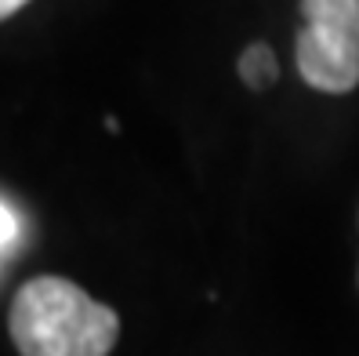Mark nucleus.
Listing matches in <instances>:
<instances>
[{
	"label": "nucleus",
	"instance_id": "f257e3e1",
	"mask_svg": "<svg viewBox=\"0 0 359 356\" xmlns=\"http://www.w3.org/2000/svg\"><path fill=\"white\" fill-rule=\"evenodd\" d=\"M8 327L22 356H109L120 317L69 280L36 277L15 295Z\"/></svg>",
	"mask_w": 359,
	"mask_h": 356
},
{
	"label": "nucleus",
	"instance_id": "f03ea898",
	"mask_svg": "<svg viewBox=\"0 0 359 356\" xmlns=\"http://www.w3.org/2000/svg\"><path fill=\"white\" fill-rule=\"evenodd\" d=\"M298 70L309 88L345 95L359 84V0H302Z\"/></svg>",
	"mask_w": 359,
	"mask_h": 356
},
{
	"label": "nucleus",
	"instance_id": "7ed1b4c3",
	"mask_svg": "<svg viewBox=\"0 0 359 356\" xmlns=\"http://www.w3.org/2000/svg\"><path fill=\"white\" fill-rule=\"evenodd\" d=\"M240 77H243L247 88H255V91L272 88V80L280 77V62L272 55V48L269 44H250L240 55Z\"/></svg>",
	"mask_w": 359,
	"mask_h": 356
},
{
	"label": "nucleus",
	"instance_id": "20e7f679",
	"mask_svg": "<svg viewBox=\"0 0 359 356\" xmlns=\"http://www.w3.org/2000/svg\"><path fill=\"white\" fill-rule=\"evenodd\" d=\"M15 237H18V222H15V215L8 211V207L0 204V251L11 247V244H15Z\"/></svg>",
	"mask_w": 359,
	"mask_h": 356
},
{
	"label": "nucleus",
	"instance_id": "39448f33",
	"mask_svg": "<svg viewBox=\"0 0 359 356\" xmlns=\"http://www.w3.org/2000/svg\"><path fill=\"white\" fill-rule=\"evenodd\" d=\"M29 0H0V18H8V15H15L18 8H26Z\"/></svg>",
	"mask_w": 359,
	"mask_h": 356
}]
</instances>
